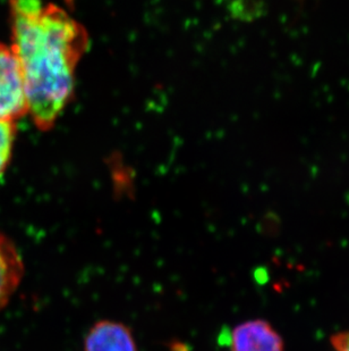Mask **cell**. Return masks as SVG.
Returning <instances> with one entry per match:
<instances>
[{"instance_id":"obj_5","label":"cell","mask_w":349,"mask_h":351,"mask_svg":"<svg viewBox=\"0 0 349 351\" xmlns=\"http://www.w3.org/2000/svg\"><path fill=\"white\" fill-rule=\"evenodd\" d=\"M24 274L20 254L10 239L0 234V308L18 288Z\"/></svg>"},{"instance_id":"obj_4","label":"cell","mask_w":349,"mask_h":351,"mask_svg":"<svg viewBox=\"0 0 349 351\" xmlns=\"http://www.w3.org/2000/svg\"><path fill=\"white\" fill-rule=\"evenodd\" d=\"M84 351H138L129 326L115 321L98 322L84 339Z\"/></svg>"},{"instance_id":"obj_3","label":"cell","mask_w":349,"mask_h":351,"mask_svg":"<svg viewBox=\"0 0 349 351\" xmlns=\"http://www.w3.org/2000/svg\"><path fill=\"white\" fill-rule=\"evenodd\" d=\"M231 351H285L281 335L264 319L238 324L229 338Z\"/></svg>"},{"instance_id":"obj_1","label":"cell","mask_w":349,"mask_h":351,"mask_svg":"<svg viewBox=\"0 0 349 351\" xmlns=\"http://www.w3.org/2000/svg\"><path fill=\"white\" fill-rule=\"evenodd\" d=\"M12 49L20 62L29 114L39 129H51L75 86V71L88 48L82 24L55 3L10 0Z\"/></svg>"},{"instance_id":"obj_2","label":"cell","mask_w":349,"mask_h":351,"mask_svg":"<svg viewBox=\"0 0 349 351\" xmlns=\"http://www.w3.org/2000/svg\"><path fill=\"white\" fill-rule=\"evenodd\" d=\"M29 114L27 88L12 47L0 43V121L15 122Z\"/></svg>"},{"instance_id":"obj_7","label":"cell","mask_w":349,"mask_h":351,"mask_svg":"<svg viewBox=\"0 0 349 351\" xmlns=\"http://www.w3.org/2000/svg\"><path fill=\"white\" fill-rule=\"evenodd\" d=\"M333 351H349V331L339 332L330 339Z\"/></svg>"},{"instance_id":"obj_6","label":"cell","mask_w":349,"mask_h":351,"mask_svg":"<svg viewBox=\"0 0 349 351\" xmlns=\"http://www.w3.org/2000/svg\"><path fill=\"white\" fill-rule=\"evenodd\" d=\"M15 139V123L0 121V176L10 164Z\"/></svg>"}]
</instances>
